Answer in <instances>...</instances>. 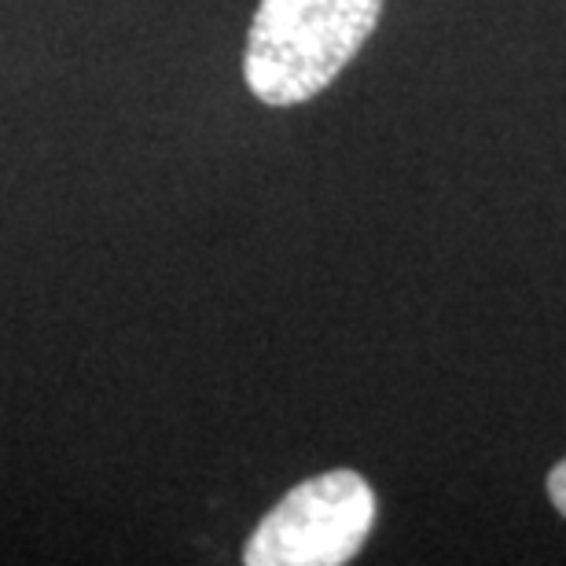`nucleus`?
<instances>
[{"mask_svg": "<svg viewBox=\"0 0 566 566\" xmlns=\"http://www.w3.org/2000/svg\"><path fill=\"white\" fill-rule=\"evenodd\" d=\"M379 15L382 0H262L247 33V85L269 107L305 104L360 52Z\"/></svg>", "mask_w": 566, "mask_h": 566, "instance_id": "nucleus-1", "label": "nucleus"}, {"mask_svg": "<svg viewBox=\"0 0 566 566\" xmlns=\"http://www.w3.org/2000/svg\"><path fill=\"white\" fill-rule=\"evenodd\" d=\"M376 493L357 471L338 468L294 485L243 548L247 566H338L365 545Z\"/></svg>", "mask_w": 566, "mask_h": 566, "instance_id": "nucleus-2", "label": "nucleus"}, {"mask_svg": "<svg viewBox=\"0 0 566 566\" xmlns=\"http://www.w3.org/2000/svg\"><path fill=\"white\" fill-rule=\"evenodd\" d=\"M548 496H552V504L559 507V515L566 518V460L556 463L548 474Z\"/></svg>", "mask_w": 566, "mask_h": 566, "instance_id": "nucleus-3", "label": "nucleus"}]
</instances>
